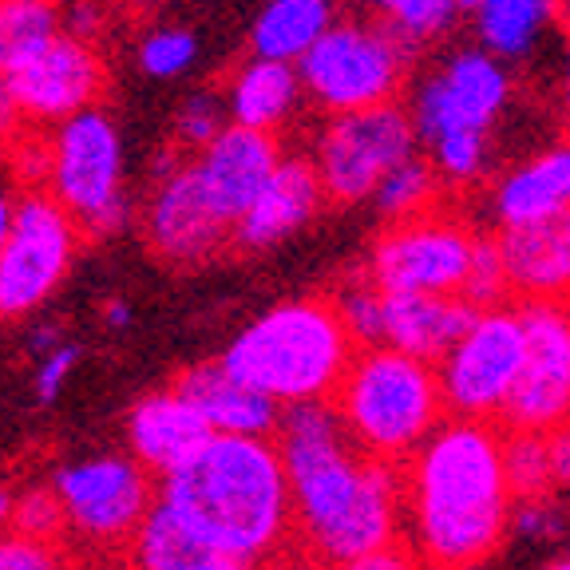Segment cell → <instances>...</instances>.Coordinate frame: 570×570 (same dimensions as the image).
I'll list each match as a JSON object with an SVG mask.
<instances>
[{
	"mask_svg": "<svg viewBox=\"0 0 570 570\" xmlns=\"http://www.w3.org/2000/svg\"><path fill=\"white\" fill-rule=\"evenodd\" d=\"M452 4H455V12H475L483 0H452Z\"/></svg>",
	"mask_w": 570,
	"mask_h": 570,
	"instance_id": "52",
	"label": "cell"
},
{
	"mask_svg": "<svg viewBox=\"0 0 570 570\" xmlns=\"http://www.w3.org/2000/svg\"><path fill=\"white\" fill-rule=\"evenodd\" d=\"M547 440V460H551V483L554 488H570V420L551 432H543Z\"/></svg>",
	"mask_w": 570,
	"mask_h": 570,
	"instance_id": "43",
	"label": "cell"
},
{
	"mask_svg": "<svg viewBox=\"0 0 570 570\" xmlns=\"http://www.w3.org/2000/svg\"><path fill=\"white\" fill-rule=\"evenodd\" d=\"M330 570H424V562L412 554L409 543H392V547H381V551L361 554V559L341 562V567H330Z\"/></svg>",
	"mask_w": 570,
	"mask_h": 570,
	"instance_id": "41",
	"label": "cell"
},
{
	"mask_svg": "<svg viewBox=\"0 0 570 570\" xmlns=\"http://www.w3.org/2000/svg\"><path fill=\"white\" fill-rule=\"evenodd\" d=\"M195 554H203L195 547L183 523L155 499V508L147 511V519L139 523V531L131 534V543L124 547V559L131 570H178L187 567Z\"/></svg>",
	"mask_w": 570,
	"mask_h": 570,
	"instance_id": "28",
	"label": "cell"
},
{
	"mask_svg": "<svg viewBox=\"0 0 570 570\" xmlns=\"http://www.w3.org/2000/svg\"><path fill=\"white\" fill-rule=\"evenodd\" d=\"M159 4H167V0H107V9H119V12H127V17H142V12H155Z\"/></svg>",
	"mask_w": 570,
	"mask_h": 570,
	"instance_id": "49",
	"label": "cell"
},
{
	"mask_svg": "<svg viewBox=\"0 0 570 570\" xmlns=\"http://www.w3.org/2000/svg\"><path fill=\"white\" fill-rule=\"evenodd\" d=\"M107 88V63L96 45H83L76 36H56L45 52L12 71V96H17L24 127H56L63 119L96 107L99 91Z\"/></svg>",
	"mask_w": 570,
	"mask_h": 570,
	"instance_id": "15",
	"label": "cell"
},
{
	"mask_svg": "<svg viewBox=\"0 0 570 570\" xmlns=\"http://www.w3.org/2000/svg\"><path fill=\"white\" fill-rule=\"evenodd\" d=\"M480 234L444 210H428L409 223H389L368 254V282L381 294L460 297Z\"/></svg>",
	"mask_w": 570,
	"mask_h": 570,
	"instance_id": "12",
	"label": "cell"
},
{
	"mask_svg": "<svg viewBox=\"0 0 570 570\" xmlns=\"http://www.w3.org/2000/svg\"><path fill=\"white\" fill-rule=\"evenodd\" d=\"M24 131V116H20L17 96H12V76L0 68V147H12Z\"/></svg>",
	"mask_w": 570,
	"mask_h": 570,
	"instance_id": "42",
	"label": "cell"
},
{
	"mask_svg": "<svg viewBox=\"0 0 570 570\" xmlns=\"http://www.w3.org/2000/svg\"><path fill=\"white\" fill-rule=\"evenodd\" d=\"M210 440V428L198 416L195 404L170 384V389L147 392L131 404L127 416V444L131 460L151 480H167L183 463H190Z\"/></svg>",
	"mask_w": 570,
	"mask_h": 570,
	"instance_id": "19",
	"label": "cell"
},
{
	"mask_svg": "<svg viewBox=\"0 0 570 570\" xmlns=\"http://www.w3.org/2000/svg\"><path fill=\"white\" fill-rule=\"evenodd\" d=\"M266 570H321V567L313 559H305L302 551H294V547H289V551L277 554L274 562H266Z\"/></svg>",
	"mask_w": 570,
	"mask_h": 570,
	"instance_id": "48",
	"label": "cell"
},
{
	"mask_svg": "<svg viewBox=\"0 0 570 570\" xmlns=\"http://www.w3.org/2000/svg\"><path fill=\"white\" fill-rule=\"evenodd\" d=\"M142 238L170 266H198L214 258L234 238L230 226L206 206L190 167L151 183V195L142 203Z\"/></svg>",
	"mask_w": 570,
	"mask_h": 570,
	"instance_id": "16",
	"label": "cell"
},
{
	"mask_svg": "<svg viewBox=\"0 0 570 570\" xmlns=\"http://www.w3.org/2000/svg\"><path fill=\"white\" fill-rule=\"evenodd\" d=\"M178 570H258V567H249V562H238V559H223V554H195L187 567H178Z\"/></svg>",
	"mask_w": 570,
	"mask_h": 570,
	"instance_id": "45",
	"label": "cell"
},
{
	"mask_svg": "<svg viewBox=\"0 0 570 570\" xmlns=\"http://www.w3.org/2000/svg\"><path fill=\"white\" fill-rule=\"evenodd\" d=\"M12 223H17V190L0 187V249H4V242H9Z\"/></svg>",
	"mask_w": 570,
	"mask_h": 570,
	"instance_id": "46",
	"label": "cell"
},
{
	"mask_svg": "<svg viewBox=\"0 0 570 570\" xmlns=\"http://www.w3.org/2000/svg\"><path fill=\"white\" fill-rule=\"evenodd\" d=\"M159 503L203 554L266 567L294 547V511L274 440L210 436L175 475L159 480Z\"/></svg>",
	"mask_w": 570,
	"mask_h": 570,
	"instance_id": "3",
	"label": "cell"
},
{
	"mask_svg": "<svg viewBox=\"0 0 570 570\" xmlns=\"http://www.w3.org/2000/svg\"><path fill=\"white\" fill-rule=\"evenodd\" d=\"M519 539H554L562 531V515L551 499H531V503H511V523Z\"/></svg>",
	"mask_w": 570,
	"mask_h": 570,
	"instance_id": "39",
	"label": "cell"
},
{
	"mask_svg": "<svg viewBox=\"0 0 570 570\" xmlns=\"http://www.w3.org/2000/svg\"><path fill=\"white\" fill-rule=\"evenodd\" d=\"M543 570H570V559H554V562H547Z\"/></svg>",
	"mask_w": 570,
	"mask_h": 570,
	"instance_id": "53",
	"label": "cell"
},
{
	"mask_svg": "<svg viewBox=\"0 0 570 570\" xmlns=\"http://www.w3.org/2000/svg\"><path fill=\"white\" fill-rule=\"evenodd\" d=\"M341 325H345L348 341L356 348H381L384 345V294L368 277L348 282L337 297H333Z\"/></svg>",
	"mask_w": 570,
	"mask_h": 570,
	"instance_id": "33",
	"label": "cell"
},
{
	"mask_svg": "<svg viewBox=\"0 0 570 570\" xmlns=\"http://www.w3.org/2000/svg\"><path fill=\"white\" fill-rule=\"evenodd\" d=\"M460 302L472 305L475 313L483 309H499V305H508V277H503V262H499V249L495 238H475V254H472V266H468V277L460 285Z\"/></svg>",
	"mask_w": 570,
	"mask_h": 570,
	"instance_id": "35",
	"label": "cell"
},
{
	"mask_svg": "<svg viewBox=\"0 0 570 570\" xmlns=\"http://www.w3.org/2000/svg\"><path fill=\"white\" fill-rule=\"evenodd\" d=\"M277 159H282L277 135L246 131V127L230 124L210 147L190 155L187 167L203 190L206 206L234 230L242 214L249 210V203L258 198V190L266 187V178L274 175Z\"/></svg>",
	"mask_w": 570,
	"mask_h": 570,
	"instance_id": "17",
	"label": "cell"
},
{
	"mask_svg": "<svg viewBox=\"0 0 570 570\" xmlns=\"http://www.w3.org/2000/svg\"><path fill=\"white\" fill-rule=\"evenodd\" d=\"M356 345L325 297H297L254 317L218 365L277 409L330 404Z\"/></svg>",
	"mask_w": 570,
	"mask_h": 570,
	"instance_id": "4",
	"label": "cell"
},
{
	"mask_svg": "<svg viewBox=\"0 0 570 570\" xmlns=\"http://www.w3.org/2000/svg\"><path fill=\"white\" fill-rule=\"evenodd\" d=\"M508 297L519 305H570V210L495 234Z\"/></svg>",
	"mask_w": 570,
	"mask_h": 570,
	"instance_id": "18",
	"label": "cell"
},
{
	"mask_svg": "<svg viewBox=\"0 0 570 570\" xmlns=\"http://www.w3.org/2000/svg\"><path fill=\"white\" fill-rule=\"evenodd\" d=\"M198 60V36L183 24H159L139 40V68L155 80H178Z\"/></svg>",
	"mask_w": 570,
	"mask_h": 570,
	"instance_id": "34",
	"label": "cell"
},
{
	"mask_svg": "<svg viewBox=\"0 0 570 570\" xmlns=\"http://www.w3.org/2000/svg\"><path fill=\"white\" fill-rule=\"evenodd\" d=\"M511 99L508 63H499L480 45L455 48L440 63L416 76L409 96V119L416 142L428 147L448 135H491V124Z\"/></svg>",
	"mask_w": 570,
	"mask_h": 570,
	"instance_id": "11",
	"label": "cell"
},
{
	"mask_svg": "<svg viewBox=\"0 0 570 570\" xmlns=\"http://www.w3.org/2000/svg\"><path fill=\"white\" fill-rule=\"evenodd\" d=\"M330 409L345 436L368 460L404 468L432 432L448 420L436 384V365L412 361L392 348H356Z\"/></svg>",
	"mask_w": 570,
	"mask_h": 570,
	"instance_id": "5",
	"label": "cell"
},
{
	"mask_svg": "<svg viewBox=\"0 0 570 570\" xmlns=\"http://www.w3.org/2000/svg\"><path fill=\"white\" fill-rule=\"evenodd\" d=\"M523 368L499 416L503 432H551L570 420V305H519Z\"/></svg>",
	"mask_w": 570,
	"mask_h": 570,
	"instance_id": "14",
	"label": "cell"
},
{
	"mask_svg": "<svg viewBox=\"0 0 570 570\" xmlns=\"http://www.w3.org/2000/svg\"><path fill=\"white\" fill-rule=\"evenodd\" d=\"M104 325H107V330L124 333L127 325H131V305H127L124 297H111V302H104Z\"/></svg>",
	"mask_w": 570,
	"mask_h": 570,
	"instance_id": "47",
	"label": "cell"
},
{
	"mask_svg": "<svg viewBox=\"0 0 570 570\" xmlns=\"http://www.w3.org/2000/svg\"><path fill=\"white\" fill-rule=\"evenodd\" d=\"M416 155V131L401 104L330 116L313 142V170L325 203H365L396 163Z\"/></svg>",
	"mask_w": 570,
	"mask_h": 570,
	"instance_id": "10",
	"label": "cell"
},
{
	"mask_svg": "<svg viewBox=\"0 0 570 570\" xmlns=\"http://www.w3.org/2000/svg\"><path fill=\"white\" fill-rule=\"evenodd\" d=\"M223 96L234 127L277 135L285 119L302 107V83H297L294 63L254 60L249 56L230 80H226Z\"/></svg>",
	"mask_w": 570,
	"mask_h": 570,
	"instance_id": "24",
	"label": "cell"
},
{
	"mask_svg": "<svg viewBox=\"0 0 570 570\" xmlns=\"http://www.w3.org/2000/svg\"><path fill=\"white\" fill-rule=\"evenodd\" d=\"M9 531L28 534V539H45V543H63V511L52 488H28L12 495Z\"/></svg>",
	"mask_w": 570,
	"mask_h": 570,
	"instance_id": "36",
	"label": "cell"
},
{
	"mask_svg": "<svg viewBox=\"0 0 570 570\" xmlns=\"http://www.w3.org/2000/svg\"><path fill=\"white\" fill-rule=\"evenodd\" d=\"M28 345H32L36 356L52 353L56 345H63V330L56 325V321H40V325H36V330L28 333Z\"/></svg>",
	"mask_w": 570,
	"mask_h": 570,
	"instance_id": "44",
	"label": "cell"
},
{
	"mask_svg": "<svg viewBox=\"0 0 570 570\" xmlns=\"http://www.w3.org/2000/svg\"><path fill=\"white\" fill-rule=\"evenodd\" d=\"M230 127L223 88H195L175 111V147L183 155H198Z\"/></svg>",
	"mask_w": 570,
	"mask_h": 570,
	"instance_id": "32",
	"label": "cell"
},
{
	"mask_svg": "<svg viewBox=\"0 0 570 570\" xmlns=\"http://www.w3.org/2000/svg\"><path fill=\"white\" fill-rule=\"evenodd\" d=\"M503 460V483H508L511 503H531V499H551V460H547L543 432H503L499 444Z\"/></svg>",
	"mask_w": 570,
	"mask_h": 570,
	"instance_id": "30",
	"label": "cell"
},
{
	"mask_svg": "<svg viewBox=\"0 0 570 570\" xmlns=\"http://www.w3.org/2000/svg\"><path fill=\"white\" fill-rule=\"evenodd\" d=\"M321 206H325V190H321L309 155H282L266 187L234 226V242L246 249H269L289 234L305 230Z\"/></svg>",
	"mask_w": 570,
	"mask_h": 570,
	"instance_id": "20",
	"label": "cell"
},
{
	"mask_svg": "<svg viewBox=\"0 0 570 570\" xmlns=\"http://www.w3.org/2000/svg\"><path fill=\"white\" fill-rule=\"evenodd\" d=\"M499 230L503 226L539 223L570 210V139L554 142L547 151L531 155L527 163L511 167L491 190Z\"/></svg>",
	"mask_w": 570,
	"mask_h": 570,
	"instance_id": "23",
	"label": "cell"
},
{
	"mask_svg": "<svg viewBox=\"0 0 570 570\" xmlns=\"http://www.w3.org/2000/svg\"><path fill=\"white\" fill-rule=\"evenodd\" d=\"M0 570H71V559L63 543L4 531L0 534Z\"/></svg>",
	"mask_w": 570,
	"mask_h": 570,
	"instance_id": "37",
	"label": "cell"
},
{
	"mask_svg": "<svg viewBox=\"0 0 570 570\" xmlns=\"http://www.w3.org/2000/svg\"><path fill=\"white\" fill-rule=\"evenodd\" d=\"M475 309L460 297L384 294V348L436 365L440 356L472 325Z\"/></svg>",
	"mask_w": 570,
	"mask_h": 570,
	"instance_id": "22",
	"label": "cell"
},
{
	"mask_svg": "<svg viewBox=\"0 0 570 570\" xmlns=\"http://www.w3.org/2000/svg\"><path fill=\"white\" fill-rule=\"evenodd\" d=\"M107 24V0H71L68 9L60 4V32L76 36L83 45H96V36Z\"/></svg>",
	"mask_w": 570,
	"mask_h": 570,
	"instance_id": "40",
	"label": "cell"
},
{
	"mask_svg": "<svg viewBox=\"0 0 570 570\" xmlns=\"http://www.w3.org/2000/svg\"><path fill=\"white\" fill-rule=\"evenodd\" d=\"M9 515H12V495L0 488V534L9 531Z\"/></svg>",
	"mask_w": 570,
	"mask_h": 570,
	"instance_id": "51",
	"label": "cell"
},
{
	"mask_svg": "<svg viewBox=\"0 0 570 570\" xmlns=\"http://www.w3.org/2000/svg\"><path fill=\"white\" fill-rule=\"evenodd\" d=\"M60 36V0H0V68L17 71Z\"/></svg>",
	"mask_w": 570,
	"mask_h": 570,
	"instance_id": "27",
	"label": "cell"
},
{
	"mask_svg": "<svg viewBox=\"0 0 570 570\" xmlns=\"http://www.w3.org/2000/svg\"><path fill=\"white\" fill-rule=\"evenodd\" d=\"M274 448L289 483L294 551L325 570L401 543V468L356 452L330 404L285 409Z\"/></svg>",
	"mask_w": 570,
	"mask_h": 570,
	"instance_id": "1",
	"label": "cell"
},
{
	"mask_svg": "<svg viewBox=\"0 0 570 570\" xmlns=\"http://www.w3.org/2000/svg\"><path fill=\"white\" fill-rule=\"evenodd\" d=\"M337 20L333 0H269L249 28L254 60L297 63Z\"/></svg>",
	"mask_w": 570,
	"mask_h": 570,
	"instance_id": "26",
	"label": "cell"
},
{
	"mask_svg": "<svg viewBox=\"0 0 570 570\" xmlns=\"http://www.w3.org/2000/svg\"><path fill=\"white\" fill-rule=\"evenodd\" d=\"M475 17V36L499 63L527 60L547 32L567 17L562 0H483Z\"/></svg>",
	"mask_w": 570,
	"mask_h": 570,
	"instance_id": "25",
	"label": "cell"
},
{
	"mask_svg": "<svg viewBox=\"0 0 570 570\" xmlns=\"http://www.w3.org/2000/svg\"><path fill=\"white\" fill-rule=\"evenodd\" d=\"M80 242V226L45 190H20L17 223L0 249V321L40 309L68 277Z\"/></svg>",
	"mask_w": 570,
	"mask_h": 570,
	"instance_id": "13",
	"label": "cell"
},
{
	"mask_svg": "<svg viewBox=\"0 0 570 570\" xmlns=\"http://www.w3.org/2000/svg\"><path fill=\"white\" fill-rule=\"evenodd\" d=\"M523 368L519 305H499L472 317L452 348L436 361V384L452 420L499 424Z\"/></svg>",
	"mask_w": 570,
	"mask_h": 570,
	"instance_id": "9",
	"label": "cell"
},
{
	"mask_svg": "<svg viewBox=\"0 0 570 570\" xmlns=\"http://www.w3.org/2000/svg\"><path fill=\"white\" fill-rule=\"evenodd\" d=\"M562 20H567V56H562V104H567V119H570V12Z\"/></svg>",
	"mask_w": 570,
	"mask_h": 570,
	"instance_id": "50",
	"label": "cell"
},
{
	"mask_svg": "<svg viewBox=\"0 0 570 570\" xmlns=\"http://www.w3.org/2000/svg\"><path fill=\"white\" fill-rule=\"evenodd\" d=\"M175 389L187 396L206 420L210 436H246V440H274L282 409L234 381L218 361H206L178 376Z\"/></svg>",
	"mask_w": 570,
	"mask_h": 570,
	"instance_id": "21",
	"label": "cell"
},
{
	"mask_svg": "<svg viewBox=\"0 0 570 570\" xmlns=\"http://www.w3.org/2000/svg\"><path fill=\"white\" fill-rule=\"evenodd\" d=\"M389 32H396L416 52L420 45H432L452 28L455 4L452 0H368Z\"/></svg>",
	"mask_w": 570,
	"mask_h": 570,
	"instance_id": "31",
	"label": "cell"
},
{
	"mask_svg": "<svg viewBox=\"0 0 570 570\" xmlns=\"http://www.w3.org/2000/svg\"><path fill=\"white\" fill-rule=\"evenodd\" d=\"M76 365H80V345H71V341H63V345H56L52 353L40 356V365H36V376H32L36 401L52 404L63 392V384H68V376Z\"/></svg>",
	"mask_w": 570,
	"mask_h": 570,
	"instance_id": "38",
	"label": "cell"
},
{
	"mask_svg": "<svg viewBox=\"0 0 570 570\" xmlns=\"http://www.w3.org/2000/svg\"><path fill=\"white\" fill-rule=\"evenodd\" d=\"M499 444V424L448 416L401 468V515L424 570H472L503 543L511 495Z\"/></svg>",
	"mask_w": 570,
	"mask_h": 570,
	"instance_id": "2",
	"label": "cell"
},
{
	"mask_svg": "<svg viewBox=\"0 0 570 570\" xmlns=\"http://www.w3.org/2000/svg\"><path fill=\"white\" fill-rule=\"evenodd\" d=\"M436 195H440V175L432 170V163L424 155H412V159L396 163L381 178V187L373 190V203L389 223H409V218L436 210Z\"/></svg>",
	"mask_w": 570,
	"mask_h": 570,
	"instance_id": "29",
	"label": "cell"
},
{
	"mask_svg": "<svg viewBox=\"0 0 570 570\" xmlns=\"http://www.w3.org/2000/svg\"><path fill=\"white\" fill-rule=\"evenodd\" d=\"M83 238H111L131 223L124 190V139L104 107H88L40 135V183Z\"/></svg>",
	"mask_w": 570,
	"mask_h": 570,
	"instance_id": "6",
	"label": "cell"
},
{
	"mask_svg": "<svg viewBox=\"0 0 570 570\" xmlns=\"http://www.w3.org/2000/svg\"><path fill=\"white\" fill-rule=\"evenodd\" d=\"M48 488L63 511V534H76L96 551L124 554L131 534L159 499V483L131 455H88L63 463Z\"/></svg>",
	"mask_w": 570,
	"mask_h": 570,
	"instance_id": "8",
	"label": "cell"
},
{
	"mask_svg": "<svg viewBox=\"0 0 570 570\" xmlns=\"http://www.w3.org/2000/svg\"><path fill=\"white\" fill-rule=\"evenodd\" d=\"M409 63L412 48L381 20L341 17L294 68L302 99L330 116H353L396 104L409 80Z\"/></svg>",
	"mask_w": 570,
	"mask_h": 570,
	"instance_id": "7",
	"label": "cell"
}]
</instances>
